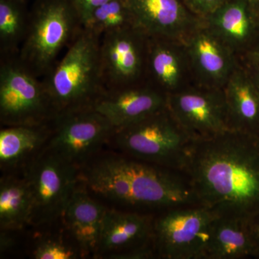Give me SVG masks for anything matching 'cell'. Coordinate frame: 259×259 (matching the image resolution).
Returning a JSON list of instances; mask_svg holds the SVG:
<instances>
[{
  "mask_svg": "<svg viewBox=\"0 0 259 259\" xmlns=\"http://www.w3.org/2000/svg\"><path fill=\"white\" fill-rule=\"evenodd\" d=\"M183 172L200 205L245 219L259 212V138L230 131L193 141Z\"/></svg>",
  "mask_w": 259,
  "mask_h": 259,
  "instance_id": "obj_1",
  "label": "cell"
},
{
  "mask_svg": "<svg viewBox=\"0 0 259 259\" xmlns=\"http://www.w3.org/2000/svg\"><path fill=\"white\" fill-rule=\"evenodd\" d=\"M79 182L97 195L129 207L169 209L199 204L188 179L125 155L88 162L79 168Z\"/></svg>",
  "mask_w": 259,
  "mask_h": 259,
  "instance_id": "obj_2",
  "label": "cell"
},
{
  "mask_svg": "<svg viewBox=\"0 0 259 259\" xmlns=\"http://www.w3.org/2000/svg\"><path fill=\"white\" fill-rule=\"evenodd\" d=\"M101 37L83 28L61 60L42 78L56 116L94 108L106 93L100 64Z\"/></svg>",
  "mask_w": 259,
  "mask_h": 259,
  "instance_id": "obj_3",
  "label": "cell"
},
{
  "mask_svg": "<svg viewBox=\"0 0 259 259\" xmlns=\"http://www.w3.org/2000/svg\"><path fill=\"white\" fill-rule=\"evenodd\" d=\"M82 23L68 0H36L30 10L18 57L37 77L50 72L64 48L74 42Z\"/></svg>",
  "mask_w": 259,
  "mask_h": 259,
  "instance_id": "obj_4",
  "label": "cell"
},
{
  "mask_svg": "<svg viewBox=\"0 0 259 259\" xmlns=\"http://www.w3.org/2000/svg\"><path fill=\"white\" fill-rule=\"evenodd\" d=\"M112 140L125 156L182 172L194 141L167 107L116 130Z\"/></svg>",
  "mask_w": 259,
  "mask_h": 259,
  "instance_id": "obj_5",
  "label": "cell"
},
{
  "mask_svg": "<svg viewBox=\"0 0 259 259\" xmlns=\"http://www.w3.org/2000/svg\"><path fill=\"white\" fill-rule=\"evenodd\" d=\"M56 116L42 78L15 55L0 60V122L8 126L50 124Z\"/></svg>",
  "mask_w": 259,
  "mask_h": 259,
  "instance_id": "obj_6",
  "label": "cell"
},
{
  "mask_svg": "<svg viewBox=\"0 0 259 259\" xmlns=\"http://www.w3.org/2000/svg\"><path fill=\"white\" fill-rule=\"evenodd\" d=\"M79 168L44 148L29 163L25 178L32 197L30 224L44 226L61 218L79 182Z\"/></svg>",
  "mask_w": 259,
  "mask_h": 259,
  "instance_id": "obj_7",
  "label": "cell"
},
{
  "mask_svg": "<svg viewBox=\"0 0 259 259\" xmlns=\"http://www.w3.org/2000/svg\"><path fill=\"white\" fill-rule=\"evenodd\" d=\"M218 213L205 206L168 209L154 221L158 256L166 259H204L211 230Z\"/></svg>",
  "mask_w": 259,
  "mask_h": 259,
  "instance_id": "obj_8",
  "label": "cell"
},
{
  "mask_svg": "<svg viewBox=\"0 0 259 259\" xmlns=\"http://www.w3.org/2000/svg\"><path fill=\"white\" fill-rule=\"evenodd\" d=\"M51 128L46 148L79 168L111 141L116 131L95 108L57 115Z\"/></svg>",
  "mask_w": 259,
  "mask_h": 259,
  "instance_id": "obj_9",
  "label": "cell"
},
{
  "mask_svg": "<svg viewBox=\"0 0 259 259\" xmlns=\"http://www.w3.org/2000/svg\"><path fill=\"white\" fill-rule=\"evenodd\" d=\"M167 108L194 141L232 131L223 89H181L167 94Z\"/></svg>",
  "mask_w": 259,
  "mask_h": 259,
  "instance_id": "obj_10",
  "label": "cell"
},
{
  "mask_svg": "<svg viewBox=\"0 0 259 259\" xmlns=\"http://www.w3.org/2000/svg\"><path fill=\"white\" fill-rule=\"evenodd\" d=\"M148 40L135 27L102 35L100 64L107 91L146 81Z\"/></svg>",
  "mask_w": 259,
  "mask_h": 259,
  "instance_id": "obj_11",
  "label": "cell"
},
{
  "mask_svg": "<svg viewBox=\"0 0 259 259\" xmlns=\"http://www.w3.org/2000/svg\"><path fill=\"white\" fill-rule=\"evenodd\" d=\"M134 27L149 37L183 42L201 20L182 0H127Z\"/></svg>",
  "mask_w": 259,
  "mask_h": 259,
  "instance_id": "obj_12",
  "label": "cell"
},
{
  "mask_svg": "<svg viewBox=\"0 0 259 259\" xmlns=\"http://www.w3.org/2000/svg\"><path fill=\"white\" fill-rule=\"evenodd\" d=\"M189 64L204 86L223 89L238 67L234 51L221 40L201 19L183 41Z\"/></svg>",
  "mask_w": 259,
  "mask_h": 259,
  "instance_id": "obj_13",
  "label": "cell"
},
{
  "mask_svg": "<svg viewBox=\"0 0 259 259\" xmlns=\"http://www.w3.org/2000/svg\"><path fill=\"white\" fill-rule=\"evenodd\" d=\"M167 107V94L147 81L107 91L94 108L115 129L142 120Z\"/></svg>",
  "mask_w": 259,
  "mask_h": 259,
  "instance_id": "obj_14",
  "label": "cell"
},
{
  "mask_svg": "<svg viewBox=\"0 0 259 259\" xmlns=\"http://www.w3.org/2000/svg\"><path fill=\"white\" fill-rule=\"evenodd\" d=\"M202 20L234 52L245 54L259 39V13L248 0H228Z\"/></svg>",
  "mask_w": 259,
  "mask_h": 259,
  "instance_id": "obj_15",
  "label": "cell"
},
{
  "mask_svg": "<svg viewBox=\"0 0 259 259\" xmlns=\"http://www.w3.org/2000/svg\"><path fill=\"white\" fill-rule=\"evenodd\" d=\"M154 221L146 214L107 209L95 255L110 256L154 240Z\"/></svg>",
  "mask_w": 259,
  "mask_h": 259,
  "instance_id": "obj_16",
  "label": "cell"
},
{
  "mask_svg": "<svg viewBox=\"0 0 259 259\" xmlns=\"http://www.w3.org/2000/svg\"><path fill=\"white\" fill-rule=\"evenodd\" d=\"M106 207L77 187L61 218L71 239L82 255L96 253Z\"/></svg>",
  "mask_w": 259,
  "mask_h": 259,
  "instance_id": "obj_17",
  "label": "cell"
},
{
  "mask_svg": "<svg viewBox=\"0 0 259 259\" xmlns=\"http://www.w3.org/2000/svg\"><path fill=\"white\" fill-rule=\"evenodd\" d=\"M223 89L232 131L259 138V92L248 69L238 66Z\"/></svg>",
  "mask_w": 259,
  "mask_h": 259,
  "instance_id": "obj_18",
  "label": "cell"
},
{
  "mask_svg": "<svg viewBox=\"0 0 259 259\" xmlns=\"http://www.w3.org/2000/svg\"><path fill=\"white\" fill-rule=\"evenodd\" d=\"M189 62L185 48L181 50L176 41L149 37L146 80L166 94L181 90Z\"/></svg>",
  "mask_w": 259,
  "mask_h": 259,
  "instance_id": "obj_19",
  "label": "cell"
},
{
  "mask_svg": "<svg viewBox=\"0 0 259 259\" xmlns=\"http://www.w3.org/2000/svg\"><path fill=\"white\" fill-rule=\"evenodd\" d=\"M255 250L247 219L231 214H218L213 223L204 259L253 257Z\"/></svg>",
  "mask_w": 259,
  "mask_h": 259,
  "instance_id": "obj_20",
  "label": "cell"
},
{
  "mask_svg": "<svg viewBox=\"0 0 259 259\" xmlns=\"http://www.w3.org/2000/svg\"><path fill=\"white\" fill-rule=\"evenodd\" d=\"M51 123L39 126H8L0 131V165L9 169L26 166L47 146Z\"/></svg>",
  "mask_w": 259,
  "mask_h": 259,
  "instance_id": "obj_21",
  "label": "cell"
},
{
  "mask_svg": "<svg viewBox=\"0 0 259 259\" xmlns=\"http://www.w3.org/2000/svg\"><path fill=\"white\" fill-rule=\"evenodd\" d=\"M32 197L25 177H5L0 184V227L6 232L20 231L30 224Z\"/></svg>",
  "mask_w": 259,
  "mask_h": 259,
  "instance_id": "obj_22",
  "label": "cell"
},
{
  "mask_svg": "<svg viewBox=\"0 0 259 259\" xmlns=\"http://www.w3.org/2000/svg\"><path fill=\"white\" fill-rule=\"evenodd\" d=\"M26 0H0V55L19 54L28 30Z\"/></svg>",
  "mask_w": 259,
  "mask_h": 259,
  "instance_id": "obj_23",
  "label": "cell"
},
{
  "mask_svg": "<svg viewBox=\"0 0 259 259\" xmlns=\"http://www.w3.org/2000/svg\"><path fill=\"white\" fill-rule=\"evenodd\" d=\"M83 27L100 36L108 32L134 27L127 0H110L99 7Z\"/></svg>",
  "mask_w": 259,
  "mask_h": 259,
  "instance_id": "obj_24",
  "label": "cell"
},
{
  "mask_svg": "<svg viewBox=\"0 0 259 259\" xmlns=\"http://www.w3.org/2000/svg\"><path fill=\"white\" fill-rule=\"evenodd\" d=\"M82 256L76 245H70L61 239L46 238L37 243L32 250L35 259H75Z\"/></svg>",
  "mask_w": 259,
  "mask_h": 259,
  "instance_id": "obj_25",
  "label": "cell"
},
{
  "mask_svg": "<svg viewBox=\"0 0 259 259\" xmlns=\"http://www.w3.org/2000/svg\"><path fill=\"white\" fill-rule=\"evenodd\" d=\"M189 10L202 19L218 9L228 0H182Z\"/></svg>",
  "mask_w": 259,
  "mask_h": 259,
  "instance_id": "obj_26",
  "label": "cell"
},
{
  "mask_svg": "<svg viewBox=\"0 0 259 259\" xmlns=\"http://www.w3.org/2000/svg\"><path fill=\"white\" fill-rule=\"evenodd\" d=\"M68 1L79 15L83 26L87 20L93 14V12L99 7L110 0H68Z\"/></svg>",
  "mask_w": 259,
  "mask_h": 259,
  "instance_id": "obj_27",
  "label": "cell"
},
{
  "mask_svg": "<svg viewBox=\"0 0 259 259\" xmlns=\"http://www.w3.org/2000/svg\"><path fill=\"white\" fill-rule=\"evenodd\" d=\"M247 225L257 249L259 248V212L247 219Z\"/></svg>",
  "mask_w": 259,
  "mask_h": 259,
  "instance_id": "obj_28",
  "label": "cell"
},
{
  "mask_svg": "<svg viewBox=\"0 0 259 259\" xmlns=\"http://www.w3.org/2000/svg\"><path fill=\"white\" fill-rule=\"evenodd\" d=\"M247 66L259 67V39L244 54Z\"/></svg>",
  "mask_w": 259,
  "mask_h": 259,
  "instance_id": "obj_29",
  "label": "cell"
},
{
  "mask_svg": "<svg viewBox=\"0 0 259 259\" xmlns=\"http://www.w3.org/2000/svg\"><path fill=\"white\" fill-rule=\"evenodd\" d=\"M13 243L12 238L5 233V231L1 233V250L5 251V250L9 249L10 247L13 246Z\"/></svg>",
  "mask_w": 259,
  "mask_h": 259,
  "instance_id": "obj_30",
  "label": "cell"
},
{
  "mask_svg": "<svg viewBox=\"0 0 259 259\" xmlns=\"http://www.w3.org/2000/svg\"><path fill=\"white\" fill-rule=\"evenodd\" d=\"M247 69L249 71L250 76H251L259 92V67L247 66Z\"/></svg>",
  "mask_w": 259,
  "mask_h": 259,
  "instance_id": "obj_31",
  "label": "cell"
},
{
  "mask_svg": "<svg viewBox=\"0 0 259 259\" xmlns=\"http://www.w3.org/2000/svg\"><path fill=\"white\" fill-rule=\"evenodd\" d=\"M250 5L259 13V0H248Z\"/></svg>",
  "mask_w": 259,
  "mask_h": 259,
  "instance_id": "obj_32",
  "label": "cell"
},
{
  "mask_svg": "<svg viewBox=\"0 0 259 259\" xmlns=\"http://www.w3.org/2000/svg\"><path fill=\"white\" fill-rule=\"evenodd\" d=\"M253 257H254V258H259V248L255 250L254 254H253Z\"/></svg>",
  "mask_w": 259,
  "mask_h": 259,
  "instance_id": "obj_33",
  "label": "cell"
}]
</instances>
